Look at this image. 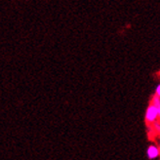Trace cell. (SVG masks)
<instances>
[{
	"instance_id": "obj_1",
	"label": "cell",
	"mask_w": 160,
	"mask_h": 160,
	"mask_svg": "<svg viewBox=\"0 0 160 160\" xmlns=\"http://www.w3.org/2000/svg\"><path fill=\"white\" fill-rule=\"evenodd\" d=\"M145 119H146L147 124H148V125H151V124H153L154 122L157 121L158 120V110H157V108L155 106L150 103V105L148 107L147 111H146Z\"/></svg>"
},
{
	"instance_id": "obj_4",
	"label": "cell",
	"mask_w": 160,
	"mask_h": 160,
	"mask_svg": "<svg viewBox=\"0 0 160 160\" xmlns=\"http://www.w3.org/2000/svg\"><path fill=\"white\" fill-rule=\"evenodd\" d=\"M155 95L157 96V97L160 98V84H158L156 86V89H155Z\"/></svg>"
},
{
	"instance_id": "obj_7",
	"label": "cell",
	"mask_w": 160,
	"mask_h": 160,
	"mask_svg": "<svg viewBox=\"0 0 160 160\" xmlns=\"http://www.w3.org/2000/svg\"></svg>"
},
{
	"instance_id": "obj_6",
	"label": "cell",
	"mask_w": 160,
	"mask_h": 160,
	"mask_svg": "<svg viewBox=\"0 0 160 160\" xmlns=\"http://www.w3.org/2000/svg\"><path fill=\"white\" fill-rule=\"evenodd\" d=\"M159 148H160V146H159Z\"/></svg>"
},
{
	"instance_id": "obj_5",
	"label": "cell",
	"mask_w": 160,
	"mask_h": 160,
	"mask_svg": "<svg viewBox=\"0 0 160 160\" xmlns=\"http://www.w3.org/2000/svg\"><path fill=\"white\" fill-rule=\"evenodd\" d=\"M157 108V110H158V119H159V121H160V103L158 106H156Z\"/></svg>"
},
{
	"instance_id": "obj_3",
	"label": "cell",
	"mask_w": 160,
	"mask_h": 160,
	"mask_svg": "<svg viewBox=\"0 0 160 160\" xmlns=\"http://www.w3.org/2000/svg\"><path fill=\"white\" fill-rule=\"evenodd\" d=\"M151 126H152V129L155 135H160V121L154 122L153 124H151Z\"/></svg>"
},
{
	"instance_id": "obj_2",
	"label": "cell",
	"mask_w": 160,
	"mask_h": 160,
	"mask_svg": "<svg viewBox=\"0 0 160 160\" xmlns=\"http://www.w3.org/2000/svg\"><path fill=\"white\" fill-rule=\"evenodd\" d=\"M147 155L148 159H155L160 156V148L155 145H150L147 149Z\"/></svg>"
}]
</instances>
